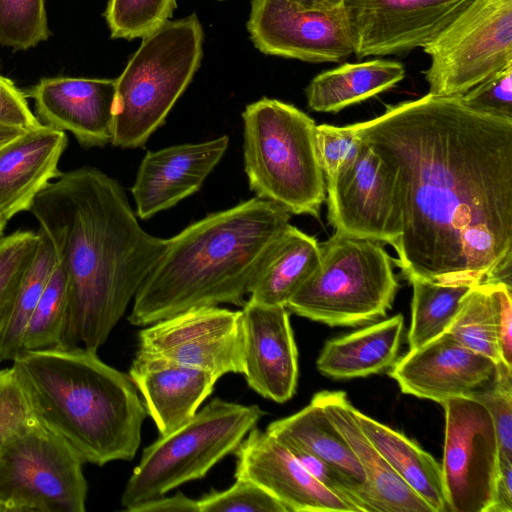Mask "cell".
<instances>
[{
  "mask_svg": "<svg viewBox=\"0 0 512 512\" xmlns=\"http://www.w3.org/2000/svg\"><path fill=\"white\" fill-rule=\"evenodd\" d=\"M355 124L398 176L402 275L511 287L512 120L428 93Z\"/></svg>",
  "mask_w": 512,
  "mask_h": 512,
  "instance_id": "cell-1",
  "label": "cell"
},
{
  "mask_svg": "<svg viewBox=\"0 0 512 512\" xmlns=\"http://www.w3.org/2000/svg\"><path fill=\"white\" fill-rule=\"evenodd\" d=\"M29 212L67 277L62 347L98 350L157 263L166 239L138 223L122 186L84 166L61 172Z\"/></svg>",
  "mask_w": 512,
  "mask_h": 512,
  "instance_id": "cell-2",
  "label": "cell"
},
{
  "mask_svg": "<svg viewBox=\"0 0 512 512\" xmlns=\"http://www.w3.org/2000/svg\"><path fill=\"white\" fill-rule=\"evenodd\" d=\"M290 213L258 197L217 211L166 239L163 254L133 299L128 321L148 326L186 310L244 297Z\"/></svg>",
  "mask_w": 512,
  "mask_h": 512,
  "instance_id": "cell-3",
  "label": "cell"
},
{
  "mask_svg": "<svg viewBox=\"0 0 512 512\" xmlns=\"http://www.w3.org/2000/svg\"><path fill=\"white\" fill-rule=\"evenodd\" d=\"M12 362L34 417L83 463L135 457L147 412L128 374L83 346L24 351Z\"/></svg>",
  "mask_w": 512,
  "mask_h": 512,
  "instance_id": "cell-4",
  "label": "cell"
},
{
  "mask_svg": "<svg viewBox=\"0 0 512 512\" xmlns=\"http://www.w3.org/2000/svg\"><path fill=\"white\" fill-rule=\"evenodd\" d=\"M244 167L256 197L290 214L320 216L326 198L315 121L294 105L262 98L242 113Z\"/></svg>",
  "mask_w": 512,
  "mask_h": 512,
  "instance_id": "cell-5",
  "label": "cell"
},
{
  "mask_svg": "<svg viewBox=\"0 0 512 512\" xmlns=\"http://www.w3.org/2000/svg\"><path fill=\"white\" fill-rule=\"evenodd\" d=\"M203 40L195 14L169 20L142 38L116 79L114 146L141 147L164 124L200 66Z\"/></svg>",
  "mask_w": 512,
  "mask_h": 512,
  "instance_id": "cell-6",
  "label": "cell"
},
{
  "mask_svg": "<svg viewBox=\"0 0 512 512\" xmlns=\"http://www.w3.org/2000/svg\"><path fill=\"white\" fill-rule=\"evenodd\" d=\"M319 244L320 264L287 301L289 312L329 326L386 316L399 284L382 243L334 233Z\"/></svg>",
  "mask_w": 512,
  "mask_h": 512,
  "instance_id": "cell-7",
  "label": "cell"
},
{
  "mask_svg": "<svg viewBox=\"0 0 512 512\" xmlns=\"http://www.w3.org/2000/svg\"><path fill=\"white\" fill-rule=\"evenodd\" d=\"M257 405L215 398L182 426L146 447L130 476L121 504L126 510L203 478L234 452L263 416Z\"/></svg>",
  "mask_w": 512,
  "mask_h": 512,
  "instance_id": "cell-8",
  "label": "cell"
},
{
  "mask_svg": "<svg viewBox=\"0 0 512 512\" xmlns=\"http://www.w3.org/2000/svg\"><path fill=\"white\" fill-rule=\"evenodd\" d=\"M83 461L34 415L0 452V512H84Z\"/></svg>",
  "mask_w": 512,
  "mask_h": 512,
  "instance_id": "cell-9",
  "label": "cell"
},
{
  "mask_svg": "<svg viewBox=\"0 0 512 512\" xmlns=\"http://www.w3.org/2000/svg\"><path fill=\"white\" fill-rule=\"evenodd\" d=\"M433 96H461L512 64V0H474L423 47Z\"/></svg>",
  "mask_w": 512,
  "mask_h": 512,
  "instance_id": "cell-10",
  "label": "cell"
},
{
  "mask_svg": "<svg viewBox=\"0 0 512 512\" xmlns=\"http://www.w3.org/2000/svg\"><path fill=\"white\" fill-rule=\"evenodd\" d=\"M445 411L441 464L449 512H489L499 475V447L492 418L473 398H451Z\"/></svg>",
  "mask_w": 512,
  "mask_h": 512,
  "instance_id": "cell-11",
  "label": "cell"
},
{
  "mask_svg": "<svg viewBox=\"0 0 512 512\" xmlns=\"http://www.w3.org/2000/svg\"><path fill=\"white\" fill-rule=\"evenodd\" d=\"M325 185L335 233L396 246L403 230L398 176L368 143L363 140L353 165Z\"/></svg>",
  "mask_w": 512,
  "mask_h": 512,
  "instance_id": "cell-12",
  "label": "cell"
},
{
  "mask_svg": "<svg viewBox=\"0 0 512 512\" xmlns=\"http://www.w3.org/2000/svg\"><path fill=\"white\" fill-rule=\"evenodd\" d=\"M136 353L190 365L218 379L243 374L242 313L217 306L178 313L142 329Z\"/></svg>",
  "mask_w": 512,
  "mask_h": 512,
  "instance_id": "cell-13",
  "label": "cell"
},
{
  "mask_svg": "<svg viewBox=\"0 0 512 512\" xmlns=\"http://www.w3.org/2000/svg\"><path fill=\"white\" fill-rule=\"evenodd\" d=\"M247 29L264 54L306 62H339L354 53L344 6L299 9L287 0H252Z\"/></svg>",
  "mask_w": 512,
  "mask_h": 512,
  "instance_id": "cell-14",
  "label": "cell"
},
{
  "mask_svg": "<svg viewBox=\"0 0 512 512\" xmlns=\"http://www.w3.org/2000/svg\"><path fill=\"white\" fill-rule=\"evenodd\" d=\"M474 0H345L358 59L425 47Z\"/></svg>",
  "mask_w": 512,
  "mask_h": 512,
  "instance_id": "cell-15",
  "label": "cell"
},
{
  "mask_svg": "<svg viewBox=\"0 0 512 512\" xmlns=\"http://www.w3.org/2000/svg\"><path fill=\"white\" fill-rule=\"evenodd\" d=\"M504 364L475 352L445 332L410 349L389 375L405 394L440 404L451 398H473L491 389Z\"/></svg>",
  "mask_w": 512,
  "mask_h": 512,
  "instance_id": "cell-16",
  "label": "cell"
},
{
  "mask_svg": "<svg viewBox=\"0 0 512 512\" xmlns=\"http://www.w3.org/2000/svg\"><path fill=\"white\" fill-rule=\"evenodd\" d=\"M235 477L250 480L291 511L361 512L311 475L279 440L256 426L234 451Z\"/></svg>",
  "mask_w": 512,
  "mask_h": 512,
  "instance_id": "cell-17",
  "label": "cell"
},
{
  "mask_svg": "<svg viewBox=\"0 0 512 512\" xmlns=\"http://www.w3.org/2000/svg\"><path fill=\"white\" fill-rule=\"evenodd\" d=\"M241 313L243 375L248 386L266 399L288 401L298 381V351L289 310L248 300Z\"/></svg>",
  "mask_w": 512,
  "mask_h": 512,
  "instance_id": "cell-18",
  "label": "cell"
},
{
  "mask_svg": "<svg viewBox=\"0 0 512 512\" xmlns=\"http://www.w3.org/2000/svg\"><path fill=\"white\" fill-rule=\"evenodd\" d=\"M115 93L113 79L54 77L41 79L26 96L42 124L69 131L91 148L112 141Z\"/></svg>",
  "mask_w": 512,
  "mask_h": 512,
  "instance_id": "cell-19",
  "label": "cell"
},
{
  "mask_svg": "<svg viewBox=\"0 0 512 512\" xmlns=\"http://www.w3.org/2000/svg\"><path fill=\"white\" fill-rule=\"evenodd\" d=\"M228 145L229 138L224 135L206 142L148 151L131 188L136 215L151 218L197 192Z\"/></svg>",
  "mask_w": 512,
  "mask_h": 512,
  "instance_id": "cell-20",
  "label": "cell"
},
{
  "mask_svg": "<svg viewBox=\"0 0 512 512\" xmlns=\"http://www.w3.org/2000/svg\"><path fill=\"white\" fill-rule=\"evenodd\" d=\"M128 376L142 395L160 436L192 418L218 380L208 371L140 353L135 354Z\"/></svg>",
  "mask_w": 512,
  "mask_h": 512,
  "instance_id": "cell-21",
  "label": "cell"
},
{
  "mask_svg": "<svg viewBox=\"0 0 512 512\" xmlns=\"http://www.w3.org/2000/svg\"><path fill=\"white\" fill-rule=\"evenodd\" d=\"M64 131L40 124L0 147V218L8 223L29 211L36 196L57 178L67 147Z\"/></svg>",
  "mask_w": 512,
  "mask_h": 512,
  "instance_id": "cell-22",
  "label": "cell"
},
{
  "mask_svg": "<svg viewBox=\"0 0 512 512\" xmlns=\"http://www.w3.org/2000/svg\"><path fill=\"white\" fill-rule=\"evenodd\" d=\"M346 439L366 475L363 501L367 512H433L382 457L351 415L343 391H321L312 400Z\"/></svg>",
  "mask_w": 512,
  "mask_h": 512,
  "instance_id": "cell-23",
  "label": "cell"
},
{
  "mask_svg": "<svg viewBox=\"0 0 512 512\" xmlns=\"http://www.w3.org/2000/svg\"><path fill=\"white\" fill-rule=\"evenodd\" d=\"M266 432L323 460L351 485L363 510L366 475L346 439L320 405L311 401L297 413L270 423Z\"/></svg>",
  "mask_w": 512,
  "mask_h": 512,
  "instance_id": "cell-24",
  "label": "cell"
},
{
  "mask_svg": "<svg viewBox=\"0 0 512 512\" xmlns=\"http://www.w3.org/2000/svg\"><path fill=\"white\" fill-rule=\"evenodd\" d=\"M403 329V315L397 314L329 340L323 346L316 366L322 374L335 379L380 373L395 363Z\"/></svg>",
  "mask_w": 512,
  "mask_h": 512,
  "instance_id": "cell-25",
  "label": "cell"
},
{
  "mask_svg": "<svg viewBox=\"0 0 512 512\" xmlns=\"http://www.w3.org/2000/svg\"><path fill=\"white\" fill-rule=\"evenodd\" d=\"M320 264V244L290 223L265 255L249 290V301L285 306Z\"/></svg>",
  "mask_w": 512,
  "mask_h": 512,
  "instance_id": "cell-26",
  "label": "cell"
},
{
  "mask_svg": "<svg viewBox=\"0 0 512 512\" xmlns=\"http://www.w3.org/2000/svg\"><path fill=\"white\" fill-rule=\"evenodd\" d=\"M351 415L397 475L433 512L449 511L439 462L400 432L363 414L352 405Z\"/></svg>",
  "mask_w": 512,
  "mask_h": 512,
  "instance_id": "cell-27",
  "label": "cell"
},
{
  "mask_svg": "<svg viewBox=\"0 0 512 512\" xmlns=\"http://www.w3.org/2000/svg\"><path fill=\"white\" fill-rule=\"evenodd\" d=\"M404 76L405 68L397 61L346 63L311 80L305 90L307 104L316 112H338L392 88Z\"/></svg>",
  "mask_w": 512,
  "mask_h": 512,
  "instance_id": "cell-28",
  "label": "cell"
},
{
  "mask_svg": "<svg viewBox=\"0 0 512 512\" xmlns=\"http://www.w3.org/2000/svg\"><path fill=\"white\" fill-rule=\"evenodd\" d=\"M413 288L409 350L418 348L447 332L463 298L476 284L440 283L422 279L409 281Z\"/></svg>",
  "mask_w": 512,
  "mask_h": 512,
  "instance_id": "cell-29",
  "label": "cell"
},
{
  "mask_svg": "<svg viewBox=\"0 0 512 512\" xmlns=\"http://www.w3.org/2000/svg\"><path fill=\"white\" fill-rule=\"evenodd\" d=\"M38 233L37 251L23 276L12 314L0 336V363L13 361L21 354L26 325L58 261L50 241L43 233Z\"/></svg>",
  "mask_w": 512,
  "mask_h": 512,
  "instance_id": "cell-30",
  "label": "cell"
},
{
  "mask_svg": "<svg viewBox=\"0 0 512 512\" xmlns=\"http://www.w3.org/2000/svg\"><path fill=\"white\" fill-rule=\"evenodd\" d=\"M67 302V277L57 261L26 325L22 352L62 347Z\"/></svg>",
  "mask_w": 512,
  "mask_h": 512,
  "instance_id": "cell-31",
  "label": "cell"
},
{
  "mask_svg": "<svg viewBox=\"0 0 512 512\" xmlns=\"http://www.w3.org/2000/svg\"><path fill=\"white\" fill-rule=\"evenodd\" d=\"M447 332L463 346L502 363L487 283L474 285L466 294Z\"/></svg>",
  "mask_w": 512,
  "mask_h": 512,
  "instance_id": "cell-32",
  "label": "cell"
},
{
  "mask_svg": "<svg viewBox=\"0 0 512 512\" xmlns=\"http://www.w3.org/2000/svg\"><path fill=\"white\" fill-rule=\"evenodd\" d=\"M39 233L17 230L0 240V336L13 311L23 276L39 244Z\"/></svg>",
  "mask_w": 512,
  "mask_h": 512,
  "instance_id": "cell-33",
  "label": "cell"
},
{
  "mask_svg": "<svg viewBox=\"0 0 512 512\" xmlns=\"http://www.w3.org/2000/svg\"><path fill=\"white\" fill-rule=\"evenodd\" d=\"M176 0H109L104 16L112 38H144L173 15Z\"/></svg>",
  "mask_w": 512,
  "mask_h": 512,
  "instance_id": "cell-34",
  "label": "cell"
},
{
  "mask_svg": "<svg viewBox=\"0 0 512 512\" xmlns=\"http://www.w3.org/2000/svg\"><path fill=\"white\" fill-rule=\"evenodd\" d=\"M50 36L44 0H0V44L27 50Z\"/></svg>",
  "mask_w": 512,
  "mask_h": 512,
  "instance_id": "cell-35",
  "label": "cell"
},
{
  "mask_svg": "<svg viewBox=\"0 0 512 512\" xmlns=\"http://www.w3.org/2000/svg\"><path fill=\"white\" fill-rule=\"evenodd\" d=\"M362 146L363 139L356 124L344 127L316 125L315 149L325 183L352 166Z\"/></svg>",
  "mask_w": 512,
  "mask_h": 512,
  "instance_id": "cell-36",
  "label": "cell"
},
{
  "mask_svg": "<svg viewBox=\"0 0 512 512\" xmlns=\"http://www.w3.org/2000/svg\"><path fill=\"white\" fill-rule=\"evenodd\" d=\"M224 491H213L198 500L199 512H287L270 493L256 483L235 477Z\"/></svg>",
  "mask_w": 512,
  "mask_h": 512,
  "instance_id": "cell-37",
  "label": "cell"
},
{
  "mask_svg": "<svg viewBox=\"0 0 512 512\" xmlns=\"http://www.w3.org/2000/svg\"><path fill=\"white\" fill-rule=\"evenodd\" d=\"M460 98L475 111L512 120V64L492 74Z\"/></svg>",
  "mask_w": 512,
  "mask_h": 512,
  "instance_id": "cell-38",
  "label": "cell"
},
{
  "mask_svg": "<svg viewBox=\"0 0 512 512\" xmlns=\"http://www.w3.org/2000/svg\"><path fill=\"white\" fill-rule=\"evenodd\" d=\"M475 399L492 418L499 456L512 459V368L503 365L498 382Z\"/></svg>",
  "mask_w": 512,
  "mask_h": 512,
  "instance_id": "cell-39",
  "label": "cell"
},
{
  "mask_svg": "<svg viewBox=\"0 0 512 512\" xmlns=\"http://www.w3.org/2000/svg\"><path fill=\"white\" fill-rule=\"evenodd\" d=\"M32 416L12 367L0 370V452L8 437Z\"/></svg>",
  "mask_w": 512,
  "mask_h": 512,
  "instance_id": "cell-40",
  "label": "cell"
},
{
  "mask_svg": "<svg viewBox=\"0 0 512 512\" xmlns=\"http://www.w3.org/2000/svg\"><path fill=\"white\" fill-rule=\"evenodd\" d=\"M492 302L500 360L512 368V289L503 283H487Z\"/></svg>",
  "mask_w": 512,
  "mask_h": 512,
  "instance_id": "cell-41",
  "label": "cell"
},
{
  "mask_svg": "<svg viewBox=\"0 0 512 512\" xmlns=\"http://www.w3.org/2000/svg\"><path fill=\"white\" fill-rule=\"evenodd\" d=\"M40 124L28 105L26 94L0 75V125L28 130Z\"/></svg>",
  "mask_w": 512,
  "mask_h": 512,
  "instance_id": "cell-42",
  "label": "cell"
},
{
  "mask_svg": "<svg viewBox=\"0 0 512 512\" xmlns=\"http://www.w3.org/2000/svg\"><path fill=\"white\" fill-rule=\"evenodd\" d=\"M129 511L131 512H199L198 500L188 498L178 492L174 496L158 498L143 502Z\"/></svg>",
  "mask_w": 512,
  "mask_h": 512,
  "instance_id": "cell-43",
  "label": "cell"
},
{
  "mask_svg": "<svg viewBox=\"0 0 512 512\" xmlns=\"http://www.w3.org/2000/svg\"><path fill=\"white\" fill-rule=\"evenodd\" d=\"M489 512H512V459L499 456L495 498Z\"/></svg>",
  "mask_w": 512,
  "mask_h": 512,
  "instance_id": "cell-44",
  "label": "cell"
},
{
  "mask_svg": "<svg viewBox=\"0 0 512 512\" xmlns=\"http://www.w3.org/2000/svg\"><path fill=\"white\" fill-rule=\"evenodd\" d=\"M303 10L330 11L344 6L345 0H287Z\"/></svg>",
  "mask_w": 512,
  "mask_h": 512,
  "instance_id": "cell-45",
  "label": "cell"
},
{
  "mask_svg": "<svg viewBox=\"0 0 512 512\" xmlns=\"http://www.w3.org/2000/svg\"><path fill=\"white\" fill-rule=\"evenodd\" d=\"M25 130L0 125V147L18 137Z\"/></svg>",
  "mask_w": 512,
  "mask_h": 512,
  "instance_id": "cell-46",
  "label": "cell"
},
{
  "mask_svg": "<svg viewBox=\"0 0 512 512\" xmlns=\"http://www.w3.org/2000/svg\"><path fill=\"white\" fill-rule=\"evenodd\" d=\"M6 224L7 223L0 218V240L4 237V230H5Z\"/></svg>",
  "mask_w": 512,
  "mask_h": 512,
  "instance_id": "cell-47",
  "label": "cell"
},
{
  "mask_svg": "<svg viewBox=\"0 0 512 512\" xmlns=\"http://www.w3.org/2000/svg\"><path fill=\"white\" fill-rule=\"evenodd\" d=\"M220 1H222V0H220Z\"/></svg>",
  "mask_w": 512,
  "mask_h": 512,
  "instance_id": "cell-48",
  "label": "cell"
}]
</instances>
